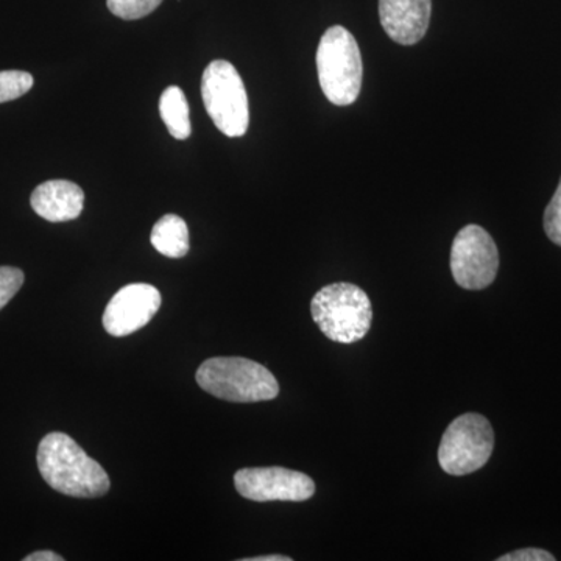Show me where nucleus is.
<instances>
[{
	"mask_svg": "<svg viewBox=\"0 0 561 561\" xmlns=\"http://www.w3.org/2000/svg\"><path fill=\"white\" fill-rule=\"evenodd\" d=\"M38 468L47 485L73 497H99L108 493L110 478L73 438L51 432L39 443Z\"/></svg>",
	"mask_w": 561,
	"mask_h": 561,
	"instance_id": "obj_1",
	"label": "nucleus"
},
{
	"mask_svg": "<svg viewBox=\"0 0 561 561\" xmlns=\"http://www.w3.org/2000/svg\"><path fill=\"white\" fill-rule=\"evenodd\" d=\"M312 319L335 343H356L368 334L373 321L370 298L356 284L334 283L317 291L311 302Z\"/></svg>",
	"mask_w": 561,
	"mask_h": 561,
	"instance_id": "obj_2",
	"label": "nucleus"
},
{
	"mask_svg": "<svg viewBox=\"0 0 561 561\" xmlns=\"http://www.w3.org/2000/svg\"><path fill=\"white\" fill-rule=\"evenodd\" d=\"M317 72L328 101L337 106L357 101L364 79L359 44L342 25L328 28L317 49Z\"/></svg>",
	"mask_w": 561,
	"mask_h": 561,
	"instance_id": "obj_3",
	"label": "nucleus"
},
{
	"mask_svg": "<svg viewBox=\"0 0 561 561\" xmlns=\"http://www.w3.org/2000/svg\"><path fill=\"white\" fill-rule=\"evenodd\" d=\"M198 386L230 402L272 401L278 397L275 376L264 365L243 357H213L197 370Z\"/></svg>",
	"mask_w": 561,
	"mask_h": 561,
	"instance_id": "obj_4",
	"label": "nucleus"
},
{
	"mask_svg": "<svg viewBox=\"0 0 561 561\" xmlns=\"http://www.w3.org/2000/svg\"><path fill=\"white\" fill-rule=\"evenodd\" d=\"M202 98L214 125L228 138H241L249 130L250 106L245 84L230 61L216 60L206 66Z\"/></svg>",
	"mask_w": 561,
	"mask_h": 561,
	"instance_id": "obj_5",
	"label": "nucleus"
},
{
	"mask_svg": "<svg viewBox=\"0 0 561 561\" xmlns=\"http://www.w3.org/2000/svg\"><path fill=\"white\" fill-rule=\"evenodd\" d=\"M494 448L490 421L479 413H465L449 424L438 448V463L451 476H467L481 470Z\"/></svg>",
	"mask_w": 561,
	"mask_h": 561,
	"instance_id": "obj_6",
	"label": "nucleus"
},
{
	"mask_svg": "<svg viewBox=\"0 0 561 561\" xmlns=\"http://www.w3.org/2000/svg\"><path fill=\"white\" fill-rule=\"evenodd\" d=\"M500 271V251L493 238L479 225L457 232L451 249V272L461 289H486Z\"/></svg>",
	"mask_w": 561,
	"mask_h": 561,
	"instance_id": "obj_7",
	"label": "nucleus"
},
{
	"mask_svg": "<svg viewBox=\"0 0 561 561\" xmlns=\"http://www.w3.org/2000/svg\"><path fill=\"white\" fill-rule=\"evenodd\" d=\"M234 486L254 502H302L316 494V483L302 472L280 467L243 468L234 476Z\"/></svg>",
	"mask_w": 561,
	"mask_h": 561,
	"instance_id": "obj_8",
	"label": "nucleus"
},
{
	"mask_svg": "<svg viewBox=\"0 0 561 561\" xmlns=\"http://www.w3.org/2000/svg\"><path fill=\"white\" fill-rule=\"evenodd\" d=\"M161 294L150 284H128L122 287L106 306L103 328L114 337H125L142 330L161 308Z\"/></svg>",
	"mask_w": 561,
	"mask_h": 561,
	"instance_id": "obj_9",
	"label": "nucleus"
},
{
	"mask_svg": "<svg viewBox=\"0 0 561 561\" xmlns=\"http://www.w3.org/2000/svg\"><path fill=\"white\" fill-rule=\"evenodd\" d=\"M432 0H379V20L394 43L413 46L430 28Z\"/></svg>",
	"mask_w": 561,
	"mask_h": 561,
	"instance_id": "obj_10",
	"label": "nucleus"
},
{
	"mask_svg": "<svg viewBox=\"0 0 561 561\" xmlns=\"http://www.w3.org/2000/svg\"><path fill=\"white\" fill-rule=\"evenodd\" d=\"M32 208L43 219L60 224L76 220L84 206V192L68 180H50L33 191Z\"/></svg>",
	"mask_w": 561,
	"mask_h": 561,
	"instance_id": "obj_11",
	"label": "nucleus"
},
{
	"mask_svg": "<svg viewBox=\"0 0 561 561\" xmlns=\"http://www.w3.org/2000/svg\"><path fill=\"white\" fill-rule=\"evenodd\" d=\"M150 242L162 256L179 260L190 253V228L180 216L168 214L154 224Z\"/></svg>",
	"mask_w": 561,
	"mask_h": 561,
	"instance_id": "obj_12",
	"label": "nucleus"
},
{
	"mask_svg": "<svg viewBox=\"0 0 561 561\" xmlns=\"http://www.w3.org/2000/svg\"><path fill=\"white\" fill-rule=\"evenodd\" d=\"M161 119L172 138L186 140L192 133L190 103L179 87H169L160 99Z\"/></svg>",
	"mask_w": 561,
	"mask_h": 561,
	"instance_id": "obj_13",
	"label": "nucleus"
},
{
	"mask_svg": "<svg viewBox=\"0 0 561 561\" xmlns=\"http://www.w3.org/2000/svg\"><path fill=\"white\" fill-rule=\"evenodd\" d=\"M32 87V73L24 72V70H2L0 72V103L16 101L27 94Z\"/></svg>",
	"mask_w": 561,
	"mask_h": 561,
	"instance_id": "obj_14",
	"label": "nucleus"
},
{
	"mask_svg": "<svg viewBox=\"0 0 561 561\" xmlns=\"http://www.w3.org/2000/svg\"><path fill=\"white\" fill-rule=\"evenodd\" d=\"M162 0H106V5L114 16L125 21L140 20V18L149 16Z\"/></svg>",
	"mask_w": 561,
	"mask_h": 561,
	"instance_id": "obj_15",
	"label": "nucleus"
},
{
	"mask_svg": "<svg viewBox=\"0 0 561 561\" xmlns=\"http://www.w3.org/2000/svg\"><path fill=\"white\" fill-rule=\"evenodd\" d=\"M24 272L16 267H0V311L5 308L24 284Z\"/></svg>",
	"mask_w": 561,
	"mask_h": 561,
	"instance_id": "obj_16",
	"label": "nucleus"
},
{
	"mask_svg": "<svg viewBox=\"0 0 561 561\" xmlns=\"http://www.w3.org/2000/svg\"><path fill=\"white\" fill-rule=\"evenodd\" d=\"M545 231L556 245L561 247V180L556 195L545 210Z\"/></svg>",
	"mask_w": 561,
	"mask_h": 561,
	"instance_id": "obj_17",
	"label": "nucleus"
},
{
	"mask_svg": "<svg viewBox=\"0 0 561 561\" xmlns=\"http://www.w3.org/2000/svg\"><path fill=\"white\" fill-rule=\"evenodd\" d=\"M497 561H556V557L545 549L527 548L519 551L505 553Z\"/></svg>",
	"mask_w": 561,
	"mask_h": 561,
	"instance_id": "obj_18",
	"label": "nucleus"
},
{
	"mask_svg": "<svg viewBox=\"0 0 561 561\" xmlns=\"http://www.w3.org/2000/svg\"><path fill=\"white\" fill-rule=\"evenodd\" d=\"M61 556L51 551L33 552L31 556L25 557L24 561H62Z\"/></svg>",
	"mask_w": 561,
	"mask_h": 561,
	"instance_id": "obj_19",
	"label": "nucleus"
},
{
	"mask_svg": "<svg viewBox=\"0 0 561 561\" xmlns=\"http://www.w3.org/2000/svg\"><path fill=\"white\" fill-rule=\"evenodd\" d=\"M242 561H291L287 556H261L253 559H242Z\"/></svg>",
	"mask_w": 561,
	"mask_h": 561,
	"instance_id": "obj_20",
	"label": "nucleus"
}]
</instances>
